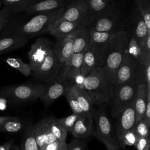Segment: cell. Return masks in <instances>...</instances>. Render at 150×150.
Instances as JSON below:
<instances>
[{"label": "cell", "mask_w": 150, "mask_h": 150, "mask_svg": "<svg viewBox=\"0 0 150 150\" xmlns=\"http://www.w3.org/2000/svg\"><path fill=\"white\" fill-rule=\"evenodd\" d=\"M128 33L123 30L112 33L108 53L103 65L96 69L113 86L115 82L117 69L127 47Z\"/></svg>", "instance_id": "cell-1"}, {"label": "cell", "mask_w": 150, "mask_h": 150, "mask_svg": "<svg viewBox=\"0 0 150 150\" xmlns=\"http://www.w3.org/2000/svg\"><path fill=\"white\" fill-rule=\"evenodd\" d=\"M82 88L93 104L103 105L112 100L114 86L96 69L84 77Z\"/></svg>", "instance_id": "cell-2"}, {"label": "cell", "mask_w": 150, "mask_h": 150, "mask_svg": "<svg viewBox=\"0 0 150 150\" xmlns=\"http://www.w3.org/2000/svg\"><path fill=\"white\" fill-rule=\"evenodd\" d=\"M64 9V7L38 13L37 15L21 25L15 33L31 38L47 33L54 21L61 16Z\"/></svg>", "instance_id": "cell-3"}, {"label": "cell", "mask_w": 150, "mask_h": 150, "mask_svg": "<svg viewBox=\"0 0 150 150\" xmlns=\"http://www.w3.org/2000/svg\"><path fill=\"white\" fill-rule=\"evenodd\" d=\"M90 30L106 32L111 34L123 30L120 8L111 9L103 12L93 18L86 25Z\"/></svg>", "instance_id": "cell-4"}, {"label": "cell", "mask_w": 150, "mask_h": 150, "mask_svg": "<svg viewBox=\"0 0 150 150\" xmlns=\"http://www.w3.org/2000/svg\"><path fill=\"white\" fill-rule=\"evenodd\" d=\"M45 90V85L26 84L7 87L1 91V94L16 101H30L39 98Z\"/></svg>", "instance_id": "cell-5"}, {"label": "cell", "mask_w": 150, "mask_h": 150, "mask_svg": "<svg viewBox=\"0 0 150 150\" xmlns=\"http://www.w3.org/2000/svg\"><path fill=\"white\" fill-rule=\"evenodd\" d=\"M112 114L116 119L117 136L133 129L137 121L133 102L112 108Z\"/></svg>", "instance_id": "cell-6"}, {"label": "cell", "mask_w": 150, "mask_h": 150, "mask_svg": "<svg viewBox=\"0 0 150 150\" xmlns=\"http://www.w3.org/2000/svg\"><path fill=\"white\" fill-rule=\"evenodd\" d=\"M138 83L136 75L134 78L122 84L114 86L112 100L114 102L113 108L125 105L133 102Z\"/></svg>", "instance_id": "cell-7"}, {"label": "cell", "mask_w": 150, "mask_h": 150, "mask_svg": "<svg viewBox=\"0 0 150 150\" xmlns=\"http://www.w3.org/2000/svg\"><path fill=\"white\" fill-rule=\"evenodd\" d=\"M53 42L46 38H39L31 45L28 55L32 73L42 63L50 50L53 49Z\"/></svg>", "instance_id": "cell-8"}, {"label": "cell", "mask_w": 150, "mask_h": 150, "mask_svg": "<svg viewBox=\"0 0 150 150\" xmlns=\"http://www.w3.org/2000/svg\"><path fill=\"white\" fill-rule=\"evenodd\" d=\"M61 66L52 49L49 51L39 68L33 72V74L36 80L47 83L59 76V71Z\"/></svg>", "instance_id": "cell-9"}, {"label": "cell", "mask_w": 150, "mask_h": 150, "mask_svg": "<svg viewBox=\"0 0 150 150\" xmlns=\"http://www.w3.org/2000/svg\"><path fill=\"white\" fill-rule=\"evenodd\" d=\"M111 33L90 30V43L88 47L95 55L98 67H101L106 57L110 46Z\"/></svg>", "instance_id": "cell-10"}, {"label": "cell", "mask_w": 150, "mask_h": 150, "mask_svg": "<svg viewBox=\"0 0 150 150\" xmlns=\"http://www.w3.org/2000/svg\"><path fill=\"white\" fill-rule=\"evenodd\" d=\"M86 50L74 53L64 66L60 77L65 80L70 86L75 85L82 88L83 78L80 74L82 60Z\"/></svg>", "instance_id": "cell-11"}, {"label": "cell", "mask_w": 150, "mask_h": 150, "mask_svg": "<svg viewBox=\"0 0 150 150\" xmlns=\"http://www.w3.org/2000/svg\"><path fill=\"white\" fill-rule=\"evenodd\" d=\"M139 64L138 61L126 49L117 69L115 82L114 86L122 84L135 77Z\"/></svg>", "instance_id": "cell-12"}, {"label": "cell", "mask_w": 150, "mask_h": 150, "mask_svg": "<svg viewBox=\"0 0 150 150\" xmlns=\"http://www.w3.org/2000/svg\"><path fill=\"white\" fill-rule=\"evenodd\" d=\"M69 87L67 82L59 75L45 85L44 91L39 98L46 107H48L54 100L64 96Z\"/></svg>", "instance_id": "cell-13"}, {"label": "cell", "mask_w": 150, "mask_h": 150, "mask_svg": "<svg viewBox=\"0 0 150 150\" xmlns=\"http://www.w3.org/2000/svg\"><path fill=\"white\" fill-rule=\"evenodd\" d=\"M93 118H94L96 124V130L93 133L94 135L101 142L106 141L117 143L112 137L111 125L104 110L100 109L94 111Z\"/></svg>", "instance_id": "cell-14"}, {"label": "cell", "mask_w": 150, "mask_h": 150, "mask_svg": "<svg viewBox=\"0 0 150 150\" xmlns=\"http://www.w3.org/2000/svg\"><path fill=\"white\" fill-rule=\"evenodd\" d=\"M53 52L61 66H65L74 54L73 40L70 34L56 38V42L53 45Z\"/></svg>", "instance_id": "cell-15"}, {"label": "cell", "mask_w": 150, "mask_h": 150, "mask_svg": "<svg viewBox=\"0 0 150 150\" xmlns=\"http://www.w3.org/2000/svg\"><path fill=\"white\" fill-rule=\"evenodd\" d=\"M54 117H46L33 126V136L39 150L44 145L56 141L50 131L52 121Z\"/></svg>", "instance_id": "cell-16"}, {"label": "cell", "mask_w": 150, "mask_h": 150, "mask_svg": "<svg viewBox=\"0 0 150 150\" xmlns=\"http://www.w3.org/2000/svg\"><path fill=\"white\" fill-rule=\"evenodd\" d=\"M87 10L82 23L86 25L93 18L105 11L119 8L118 0H84Z\"/></svg>", "instance_id": "cell-17"}, {"label": "cell", "mask_w": 150, "mask_h": 150, "mask_svg": "<svg viewBox=\"0 0 150 150\" xmlns=\"http://www.w3.org/2000/svg\"><path fill=\"white\" fill-rule=\"evenodd\" d=\"M87 10L84 0H74L64 7L60 18L72 22L81 24Z\"/></svg>", "instance_id": "cell-18"}, {"label": "cell", "mask_w": 150, "mask_h": 150, "mask_svg": "<svg viewBox=\"0 0 150 150\" xmlns=\"http://www.w3.org/2000/svg\"><path fill=\"white\" fill-rule=\"evenodd\" d=\"M74 0H32L25 10L27 15L64 8Z\"/></svg>", "instance_id": "cell-19"}, {"label": "cell", "mask_w": 150, "mask_h": 150, "mask_svg": "<svg viewBox=\"0 0 150 150\" xmlns=\"http://www.w3.org/2000/svg\"><path fill=\"white\" fill-rule=\"evenodd\" d=\"M130 22L131 25V35L141 45L145 38L148 35H150V31L148 30L143 18L136 8L131 12Z\"/></svg>", "instance_id": "cell-20"}, {"label": "cell", "mask_w": 150, "mask_h": 150, "mask_svg": "<svg viewBox=\"0 0 150 150\" xmlns=\"http://www.w3.org/2000/svg\"><path fill=\"white\" fill-rule=\"evenodd\" d=\"M93 118L90 114L80 115L69 132L77 139L88 137L93 132Z\"/></svg>", "instance_id": "cell-21"}, {"label": "cell", "mask_w": 150, "mask_h": 150, "mask_svg": "<svg viewBox=\"0 0 150 150\" xmlns=\"http://www.w3.org/2000/svg\"><path fill=\"white\" fill-rule=\"evenodd\" d=\"M73 40L74 53L83 52L88 47L90 43V30L83 24H79L70 33Z\"/></svg>", "instance_id": "cell-22"}, {"label": "cell", "mask_w": 150, "mask_h": 150, "mask_svg": "<svg viewBox=\"0 0 150 150\" xmlns=\"http://www.w3.org/2000/svg\"><path fill=\"white\" fill-rule=\"evenodd\" d=\"M148 91L144 81H139L138 84L137 93L134 100V106L136 113L137 121L143 118L147 102Z\"/></svg>", "instance_id": "cell-23"}, {"label": "cell", "mask_w": 150, "mask_h": 150, "mask_svg": "<svg viewBox=\"0 0 150 150\" xmlns=\"http://www.w3.org/2000/svg\"><path fill=\"white\" fill-rule=\"evenodd\" d=\"M30 38L18 34L0 39V55L23 46Z\"/></svg>", "instance_id": "cell-24"}, {"label": "cell", "mask_w": 150, "mask_h": 150, "mask_svg": "<svg viewBox=\"0 0 150 150\" xmlns=\"http://www.w3.org/2000/svg\"><path fill=\"white\" fill-rule=\"evenodd\" d=\"M78 23L59 18L53 23L49 32L50 35L56 38L70 35L78 26Z\"/></svg>", "instance_id": "cell-25"}, {"label": "cell", "mask_w": 150, "mask_h": 150, "mask_svg": "<svg viewBox=\"0 0 150 150\" xmlns=\"http://www.w3.org/2000/svg\"><path fill=\"white\" fill-rule=\"evenodd\" d=\"M69 88L76 97L84 114L93 115L94 111L93 108L94 104L85 91L82 88L75 85L71 86Z\"/></svg>", "instance_id": "cell-26"}, {"label": "cell", "mask_w": 150, "mask_h": 150, "mask_svg": "<svg viewBox=\"0 0 150 150\" xmlns=\"http://www.w3.org/2000/svg\"><path fill=\"white\" fill-rule=\"evenodd\" d=\"M97 67L98 63L97 59L93 52L88 47L83 56L80 74L83 78H84L91 73L94 70L96 69Z\"/></svg>", "instance_id": "cell-27"}, {"label": "cell", "mask_w": 150, "mask_h": 150, "mask_svg": "<svg viewBox=\"0 0 150 150\" xmlns=\"http://www.w3.org/2000/svg\"><path fill=\"white\" fill-rule=\"evenodd\" d=\"M19 150H39L33 136V126H29L22 137Z\"/></svg>", "instance_id": "cell-28"}, {"label": "cell", "mask_w": 150, "mask_h": 150, "mask_svg": "<svg viewBox=\"0 0 150 150\" xmlns=\"http://www.w3.org/2000/svg\"><path fill=\"white\" fill-rule=\"evenodd\" d=\"M5 62L12 68L17 70L25 76H29L32 73V70L29 64L26 63L19 58L9 57Z\"/></svg>", "instance_id": "cell-29"}, {"label": "cell", "mask_w": 150, "mask_h": 150, "mask_svg": "<svg viewBox=\"0 0 150 150\" xmlns=\"http://www.w3.org/2000/svg\"><path fill=\"white\" fill-rule=\"evenodd\" d=\"M136 8L138 9L144 21L146 28L150 31V4L149 0H134Z\"/></svg>", "instance_id": "cell-30"}, {"label": "cell", "mask_w": 150, "mask_h": 150, "mask_svg": "<svg viewBox=\"0 0 150 150\" xmlns=\"http://www.w3.org/2000/svg\"><path fill=\"white\" fill-rule=\"evenodd\" d=\"M22 127V121L14 117H9L8 120L0 124V130L2 132H16L20 131Z\"/></svg>", "instance_id": "cell-31"}, {"label": "cell", "mask_w": 150, "mask_h": 150, "mask_svg": "<svg viewBox=\"0 0 150 150\" xmlns=\"http://www.w3.org/2000/svg\"><path fill=\"white\" fill-rule=\"evenodd\" d=\"M139 64L146 66L150 64V35H148L140 46Z\"/></svg>", "instance_id": "cell-32"}, {"label": "cell", "mask_w": 150, "mask_h": 150, "mask_svg": "<svg viewBox=\"0 0 150 150\" xmlns=\"http://www.w3.org/2000/svg\"><path fill=\"white\" fill-rule=\"evenodd\" d=\"M50 131L53 135L58 141L60 142H66L67 131L59 122L58 118H53L51 124Z\"/></svg>", "instance_id": "cell-33"}, {"label": "cell", "mask_w": 150, "mask_h": 150, "mask_svg": "<svg viewBox=\"0 0 150 150\" xmlns=\"http://www.w3.org/2000/svg\"><path fill=\"white\" fill-rule=\"evenodd\" d=\"M138 137L133 129L117 136V143L118 146L124 148L126 146H134L137 141Z\"/></svg>", "instance_id": "cell-34"}, {"label": "cell", "mask_w": 150, "mask_h": 150, "mask_svg": "<svg viewBox=\"0 0 150 150\" xmlns=\"http://www.w3.org/2000/svg\"><path fill=\"white\" fill-rule=\"evenodd\" d=\"M32 0H2L5 6L8 7L12 13L24 12Z\"/></svg>", "instance_id": "cell-35"}, {"label": "cell", "mask_w": 150, "mask_h": 150, "mask_svg": "<svg viewBox=\"0 0 150 150\" xmlns=\"http://www.w3.org/2000/svg\"><path fill=\"white\" fill-rule=\"evenodd\" d=\"M64 96L66 97L67 99V101L69 104V106L70 107L73 111V114H75L79 115H81L84 114L82 110L80 107L76 97H74L73 93H72V91H71L69 87L67 89Z\"/></svg>", "instance_id": "cell-36"}, {"label": "cell", "mask_w": 150, "mask_h": 150, "mask_svg": "<svg viewBox=\"0 0 150 150\" xmlns=\"http://www.w3.org/2000/svg\"><path fill=\"white\" fill-rule=\"evenodd\" d=\"M149 126L142 119L136 121L133 130L138 138L148 137H149Z\"/></svg>", "instance_id": "cell-37"}, {"label": "cell", "mask_w": 150, "mask_h": 150, "mask_svg": "<svg viewBox=\"0 0 150 150\" xmlns=\"http://www.w3.org/2000/svg\"><path fill=\"white\" fill-rule=\"evenodd\" d=\"M79 116L80 115H79L72 114L67 117L62 118H58V121L61 124V125L67 131V132H70Z\"/></svg>", "instance_id": "cell-38"}, {"label": "cell", "mask_w": 150, "mask_h": 150, "mask_svg": "<svg viewBox=\"0 0 150 150\" xmlns=\"http://www.w3.org/2000/svg\"><path fill=\"white\" fill-rule=\"evenodd\" d=\"M12 13L11 10L6 6L4 7L0 10V31Z\"/></svg>", "instance_id": "cell-39"}, {"label": "cell", "mask_w": 150, "mask_h": 150, "mask_svg": "<svg viewBox=\"0 0 150 150\" xmlns=\"http://www.w3.org/2000/svg\"><path fill=\"white\" fill-rule=\"evenodd\" d=\"M149 145L150 139L149 137H148L138 138L134 146H135L137 150H144Z\"/></svg>", "instance_id": "cell-40"}, {"label": "cell", "mask_w": 150, "mask_h": 150, "mask_svg": "<svg viewBox=\"0 0 150 150\" xmlns=\"http://www.w3.org/2000/svg\"><path fill=\"white\" fill-rule=\"evenodd\" d=\"M86 145L78 139H73L68 144V150H85Z\"/></svg>", "instance_id": "cell-41"}, {"label": "cell", "mask_w": 150, "mask_h": 150, "mask_svg": "<svg viewBox=\"0 0 150 150\" xmlns=\"http://www.w3.org/2000/svg\"><path fill=\"white\" fill-rule=\"evenodd\" d=\"M142 119L150 127V91H148L147 102Z\"/></svg>", "instance_id": "cell-42"}, {"label": "cell", "mask_w": 150, "mask_h": 150, "mask_svg": "<svg viewBox=\"0 0 150 150\" xmlns=\"http://www.w3.org/2000/svg\"><path fill=\"white\" fill-rule=\"evenodd\" d=\"M144 76L147 89L148 91H150V64L144 66Z\"/></svg>", "instance_id": "cell-43"}, {"label": "cell", "mask_w": 150, "mask_h": 150, "mask_svg": "<svg viewBox=\"0 0 150 150\" xmlns=\"http://www.w3.org/2000/svg\"><path fill=\"white\" fill-rule=\"evenodd\" d=\"M60 143V142L59 141L56 140L49 144H46L40 150H57Z\"/></svg>", "instance_id": "cell-44"}, {"label": "cell", "mask_w": 150, "mask_h": 150, "mask_svg": "<svg viewBox=\"0 0 150 150\" xmlns=\"http://www.w3.org/2000/svg\"><path fill=\"white\" fill-rule=\"evenodd\" d=\"M102 142L106 146L107 150H120L117 143H112L106 141H103Z\"/></svg>", "instance_id": "cell-45"}, {"label": "cell", "mask_w": 150, "mask_h": 150, "mask_svg": "<svg viewBox=\"0 0 150 150\" xmlns=\"http://www.w3.org/2000/svg\"><path fill=\"white\" fill-rule=\"evenodd\" d=\"M13 140H10L9 141L0 145V150H13Z\"/></svg>", "instance_id": "cell-46"}, {"label": "cell", "mask_w": 150, "mask_h": 150, "mask_svg": "<svg viewBox=\"0 0 150 150\" xmlns=\"http://www.w3.org/2000/svg\"><path fill=\"white\" fill-rule=\"evenodd\" d=\"M57 150H68V144L66 142H60Z\"/></svg>", "instance_id": "cell-47"}, {"label": "cell", "mask_w": 150, "mask_h": 150, "mask_svg": "<svg viewBox=\"0 0 150 150\" xmlns=\"http://www.w3.org/2000/svg\"><path fill=\"white\" fill-rule=\"evenodd\" d=\"M9 117H4V116H0V124L3 123L6 120H8Z\"/></svg>", "instance_id": "cell-48"}, {"label": "cell", "mask_w": 150, "mask_h": 150, "mask_svg": "<svg viewBox=\"0 0 150 150\" xmlns=\"http://www.w3.org/2000/svg\"><path fill=\"white\" fill-rule=\"evenodd\" d=\"M144 150H150V145L149 146H147L145 149H144Z\"/></svg>", "instance_id": "cell-49"}, {"label": "cell", "mask_w": 150, "mask_h": 150, "mask_svg": "<svg viewBox=\"0 0 150 150\" xmlns=\"http://www.w3.org/2000/svg\"><path fill=\"white\" fill-rule=\"evenodd\" d=\"M1 4H2V0H0V6H1Z\"/></svg>", "instance_id": "cell-50"}]
</instances>
